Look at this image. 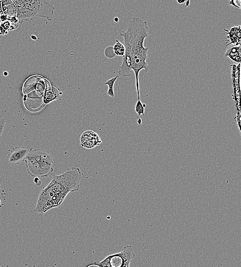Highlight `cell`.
<instances>
[{
  "label": "cell",
  "mask_w": 241,
  "mask_h": 267,
  "mask_svg": "<svg viewBox=\"0 0 241 267\" xmlns=\"http://www.w3.org/2000/svg\"><path fill=\"white\" fill-rule=\"evenodd\" d=\"M235 2H236L235 1H229L228 2V5H231V6L236 7V8H238L239 9L241 8V7L239 6L238 5H236V4L235 3Z\"/></svg>",
  "instance_id": "ac0fdd59"
},
{
  "label": "cell",
  "mask_w": 241,
  "mask_h": 267,
  "mask_svg": "<svg viewBox=\"0 0 241 267\" xmlns=\"http://www.w3.org/2000/svg\"><path fill=\"white\" fill-rule=\"evenodd\" d=\"M24 162L28 173L32 177H47L54 171L53 165L37 162L28 155Z\"/></svg>",
  "instance_id": "5b68a950"
},
{
  "label": "cell",
  "mask_w": 241,
  "mask_h": 267,
  "mask_svg": "<svg viewBox=\"0 0 241 267\" xmlns=\"http://www.w3.org/2000/svg\"><path fill=\"white\" fill-rule=\"evenodd\" d=\"M148 25L137 17L133 18L126 31H121L119 36L124 38L125 53L118 74L129 77L133 70L135 73L138 100L140 99L139 74L141 70L148 72L150 67L147 62L149 48L144 47V40L149 36Z\"/></svg>",
  "instance_id": "6da1fadb"
},
{
  "label": "cell",
  "mask_w": 241,
  "mask_h": 267,
  "mask_svg": "<svg viewBox=\"0 0 241 267\" xmlns=\"http://www.w3.org/2000/svg\"><path fill=\"white\" fill-rule=\"evenodd\" d=\"M2 3V9L6 17H15L17 15V8L15 4L12 1H4Z\"/></svg>",
  "instance_id": "30bf717a"
},
{
  "label": "cell",
  "mask_w": 241,
  "mask_h": 267,
  "mask_svg": "<svg viewBox=\"0 0 241 267\" xmlns=\"http://www.w3.org/2000/svg\"><path fill=\"white\" fill-rule=\"evenodd\" d=\"M35 160L40 163H45L53 165L54 164L53 158L48 150L43 148H37L31 150L27 154Z\"/></svg>",
  "instance_id": "52a82bcc"
},
{
  "label": "cell",
  "mask_w": 241,
  "mask_h": 267,
  "mask_svg": "<svg viewBox=\"0 0 241 267\" xmlns=\"http://www.w3.org/2000/svg\"><path fill=\"white\" fill-rule=\"evenodd\" d=\"M143 106H144V108H145V107H146V104H143Z\"/></svg>",
  "instance_id": "7402d4cb"
},
{
  "label": "cell",
  "mask_w": 241,
  "mask_h": 267,
  "mask_svg": "<svg viewBox=\"0 0 241 267\" xmlns=\"http://www.w3.org/2000/svg\"><path fill=\"white\" fill-rule=\"evenodd\" d=\"M113 51L115 55L118 56H124L125 48L124 45L122 44L118 40H116V44L113 47Z\"/></svg>",
  "instance_id": "4fadbf2b"
},
{
  "label": "cell",
  "mask_w": 241,
  "mask_h": 267,
  "mask_svg": "<svg viewBox=\"0 0 241 267\" xmlns=\"http://www.w3.org/2000/svg\"><path fill=\"white\" fill-rule=\"evenodd\" d=\"M189 3H190V1H186V7H187V6H189Z\"/></svg>",
  "instance_id": "44dd1931"
},
{
  "label": "cell",
  "mask_w": 241,
  "mask_h": 267,
  "mask_svg": "<svg viewBox=\"0 0 241 267\" xmlns=\"http://www.w3.org/2000/svg\"><path fill=\"white\" fill-rule=\"evenodd\" d=\"M82 175L80 168L73 167L61 175L53 176L51 182L40 193L35 212L44 214L61 206L69 193L79 190Z\"/></svg>",
  "instance_id": "7a4b0ae2"
},
{
  "label": "cell",
  "mask_w": 241,
  "mask_h": 267,
  "mask_svg": "<svg viewBox=\"0 0 241 267\" xmlns=\"http://www.w3.org/2000/svg\"><path fill=\"white\" fill-rule=\"evenodd\" d=\"M6 123V120L0 116V138L1 137L3 132L4 128L5 127Z\"/></svg>",
  "instance_id": "2e32d148"
},
{
  "label": "cell",
  "mask_w": 241,
  "mask_h": 267,
  "mask_svg": "<svg viewBox=\"0 0 241 267\" xmlns=\"http://www.w3.org/2000/svg\"><path fill=\"white\" fill-rule=\"evenodd\" d=\"M34 182H35V184H36L37 186H40L42 184L41 181L40 180V179L38 177H35Z\"/></svg>",
  "instance_id": "e0dca14e"
},
{
  "label": "cell",
  "mask_w": 241,
  "mask_h": 267,
  "mask_svg": "<svg viewBox=\"0 0 241 267\" xmlns=\"http://www.w3.org/2000/svg\"><path fill=\"white\" fill-rule=\"evenodd\" d=\"M17 8L16 18L19 23L44 18L51 21L55 10L53 5L44 0H15Z\"/></svg>",
  "instance_id": "3957f363"
},
{
  "label": "cell",
  "mask_w": 241,
  "mask_h": 267,
  "mask_svg": "<svg viewBox=\"0 0 241 267\" xmlns=\"http://www.w3.org/2000/svg\"><path fill=\"white\" fill-rule=\"evenodd\" d=\"M177 3H178V4H182L186 2V1H185V0H183H183H180V1L178 0V1H177Z\"/></svg>",
  "instance_id": "d6986e66"
},
{
  "label": "cell",
  "mask_w": 241,
  "mask_h": 267,
  "mask_svg": "<svg viewBox=\"0 0 241 267\" xmlns=\"http://www.w3.org/2000/svg\"><path fill=\"white\" fill-rule=\"evenodd\" d=\"M141 122H142V121H141V119H139L138 120L137 123H138V124H139V125L141 124Z\"/></svg>",
  "instance_id": "ffe728a7"
},
{
  "label": "cell",
  "mask_w": 241,
  "mask_h": 267,
  "mask_svg": "<svg viewBox=\"0 0 241 267\" xmlns=\"http://www.w3.org/2000/svg\"><path fill=\"white\" fill-rule=\"evenodd\" d=\"M28 150L24 147H15L12 149L8 155V160L12 164H19L25 160Z\"/></svg>",
  "instance_id": "ba28073f"
},
{
  "label": "cell",
  "mask_w": 241,
  "mask_h": 267,
  "mask_svg": "<svg viewBox=\"0 0 241 267\" xmlns=\"http://www.w3.org/2000/svg\"><path fill=\"white\" fill-rule=\"evenodd\" d=\"M135 112L140 116L141 115H144V108L143 106V103L140 100H137L135 106Z\"/></svg>",
  "instance_id": "9a60e30c"
},
{
  "label": "cell",
  "mask_w": 241,
  "mask_h": 267,
  "mask_svg": "<svg viewBox=\"0 0 241 267\" xmlns=\"http://www.w3.org/2000/svg\"><path fill=\"white\" fill-rule=\"evenodd\" d=\"M240 33V26L237 27H232L230 32L228 33L229 36H228V38H229V40L231 41V42L229 43V45H240V35L236 36L235 34H238Z\"/></svg>",
  "instance_id": "8fae6325"
},
{
  "label": "cell",
  "mask_w": 241,
  "mask_h": 267,
  "mask_svg": "<svg viewBox=\"0 0 241 267\" xmlns=\"http://www.w3.org/2000/svg\"><path fill=\"white\" fill-rule=\"evenodd\" d=\"M118 77H114L109 79L105 82L104 84L109 86V90L107 91V95L111 97H114L115 96L114 92V85L115 82L117 79Z\"/></svg>",
  "instance_id": "5bb4252c"
},
{
  "label": "cell",
  "mask_w": 241,
  "mask_h": 267,
  "mask_svg": "<svg viewBox=\"0 0 241 267\" xmlns=\"http://www.w3.org/2000/svg\"><path fill=\"white\" fill-rule=\"evenodd\" d=\"M80 143L84 148H93L101 143L98 135L93 131H87L80 137Z\"/></svg>",
  "instance_id": "8992f818"
},
{
  "label": "cell",
  "mask_w": 241,
  "mask_h": 267,
  "mask_svg": "<svg viewBox=\"0 0 241 267\" xmlns=\"http://www.w3.org/2000/svg\"><path fill=\"white\" fill-rule=\"evenodd\" d=\"M225 57H227L236 63H241V46L229 45L226 49Z\"/></svg>",
  "instance_id": "9c48e42d"
},
{
  "label": "cell",
  "mask_w": 241,
  "mask_h": 267,
  "mask_svg": "<svg viewBox=\"0 0 241 267\" xmlns=\"http://www.w3.org/2000/svg\"><path fill=\"white\" fill-rule=\"evenodd\" d=\"M59 90L56 87L53 86L51 90L48 92L44 97V102L45 104H48L50 102L54 100H58L60 98L59 95Z\"/></svg>",
  "instance_id": "7c38bea8"
},
{
  "label": "cell",
  "mask_w": 241,
  "mask_h": 267,
  "mask_svg": "<svg viewBox=\"0 0 241 267\" xmlns=\"http://www.w3.org/2000/svg\"><path fill=\"white\" fill-rule=\"evenodd\" d=\"M135 256L133 247L127 246L120 252L107 256L99 265L100 267H130Z\"/></svg>",
  "instance_id": "277c9868"
}]
</instances>
